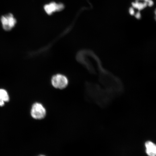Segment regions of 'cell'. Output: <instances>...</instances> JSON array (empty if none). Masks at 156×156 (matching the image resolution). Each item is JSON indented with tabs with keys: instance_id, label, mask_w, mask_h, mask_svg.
<instances>
[{
	"instance_id": "obj_1",
	"label": "cell",
	"mask_w": 156,
	"mask_h": 156,
	"mask_svg": "<svg viewBox=\"0 0 156 156\" xmlns=\"http://www.w3.org/2000/svg\"><path fill=\"white\" fill-rule=\"evenodd\" d=\"M30 114L31 116L35 119L41 120L46 116V109L41 103H35L31 108Z\"/></svg>"
},
{
	"instance_id": "obj_2",
	"label": "cell",
	"mask_w": 156,
	"mask_h": 156,
	"mask_svg": "<svg viewBox=\"0 0 156 156\" xmlns=\"http://www.w3.org/2000/svg\"><path fill=\"white\" fill-rule=\"evenodd\" d=\"M51 83L55 88L63 89L67 86L68 80L66 76L62 74H58L54 75L51 79Z\"/></svg>"
},
{
	"instance_id": "obj_3",
	"label": "cell",
	"mask_w": 156,
	"mask_h": 156,
	"mask_svg": "<svg viewBox=\"0 0 156 156\" xmlns=\"http://www.w3.org/2000/svg\"><path fill=\"white\" fill-rule=\"evenodd\" d=\"M1 21L3 29L5 31H9L14 28L17 23L16 20L11 13L3 16Z\"/></svg>"
},
{
	"instance_id": "obj_4",
	"label": "cell",
	"mask_w": 156,
	"mask_h": 156,
	"mask_svg": "<svg viewBox=\"0 0 156 156\" xmlns=\"http://www.w3.org/2000/svg\"><path fill=\"white\" fill-rule=\"evenodd\" d=\"M64 8V5L62 4H57L55 2L51 3L44 6V9L48 15H51L55 12L60 11Z\"/></svg>"
},
{
	"instance_id": "obj_5",
	"label": "cell",
	"mask_w": 156,
	"mask_h": 156,
	"mask_svg": "<svg viewBox=\"0 0 156 156\" xmlns=\"http://www.w3.org/2000/svg\"><path fill=\"white\" fill-rule=\"evenodd\" d=\"M153 4V2L151 0H136L135 3L132 4L133 6L138 9H143L147 5L151 6Z\"/></svg>"
},
{
	"instance_id": "obj_6",
	"label": "cell",
	"mask_w": 156,
	"mask_h": 156,
	"mask_svg": "<svg viewBox=\"0 0 156 156\" xmlns=\"http://www.w3.org/2000/svg\"><path fill=\"white\" fill-rule=\"evenodd\" d=\"M146 152L149 156H156V145L151 141H147L145 144Z\"/></svg>"
},
{
	"instance_id": "obj_7",
	"label": "cell",
	"mask_w": 156,
	"mask_h": 156,
	"mask_svg": "<svg viewBox=\"0 0 156 156\" xmlns=\"http://www.w3.org/2000/svg\"><path fill=\"white\" fill-rule=\"evenodd\" d=\"M9 99V95L6 90L3 89H0V100L5 102H8Z\"/></svg>"
},
{
	"instance_id": "obj_8",
	"label": "cell",
	"mask_w": 156,
	"mask_h": 156,
	"mask_svg": "<svg viewBox=\"0 0 156 156\" xmlns=\"http://www.w3.org/2000/svg\"><path fill=\"white\" fill-rule=\"evenodd\" d=\"M155 20H156V9L155 11Z\"/></svg>"
},
{
	"instance_id": "obj_9",
	"label": "cell",
	"mask_w": 156,
	"mask_h": 156,
	"mask_svg": "<svg viewBox=\"0 0 156 156\" xmlns=\"http://www.w3.org/2000/svg\"><path fill=\"white\" fill-rule=\"evenodd\" d=\"M38 156H46L45 155H39Z\"/></svg>"
}]
</instances>
